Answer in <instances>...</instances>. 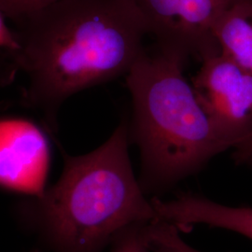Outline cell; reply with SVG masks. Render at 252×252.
<instances>
[{
  "mask_svg": "<svg viewBox=\"0 0 252 252\" xmlns=\"http://www.w3.org/2000/svg\"><path fill=\"white\" fill-rule=\"evenodd\" d=\"M15 24L19 49L8 56L27 76L24 105L50 133L65 100L126 76L149 35L132 0H59Z\"/></svg>",
  "mask_w": 252,
  "mask_h": 252,
  "instance_id": "obj_1",
  "label": "cell"
},
{
  "mask_svg": "<svg viewBox=\"0 0 252 252\" xmlns=\"http://www.w3.org/2000/svg\"><path fill=\"white\" fill-rule=\"evenodd\" d=\"M129 139L122 122L96 150L63 153L59 180L21 207L26 224L52 252H102L127 226L160 221L135 179Z\"/></svg>",
  "mask_w": 252,
  "mask_h": 252,
  "instance_id": "obj_2",
  "label": "cell"
},
{
  "mask_svg": "<svg viewBox=\"0 0 252 252\" xmlns=\"http://www.w3.org/2000/svg\"><path fill=\"white\" fill-rule=\"evenodd\" d=\"M186 61L174 52H144L126 76L133 104L130 138L140 149L144 191L167 188L231 149L185 78Z\"/></svg>",
  "mask_w": 252,
  "mask_h": 252,
  "instance_id": "obj_3",
  "label": "cell"
},
{
  "mask_svg": "<svg viewBox=\"0 0 252 252\" xmlns=\"http://www.w3.org/2000/svg\"><path fill=\"white\" fill-rule=\"evenodd\" d=\"M158 48L204 61L220 54L217 21L240 0H132Z\"/></svg>",
  "mask_w": 252,
  "mask_h": 252,
  "instance_id": "obj_4",
  "label": "cell"
},
{
  "mask_svg": "<svg viewBox=\"0 0 252 252\" xmlns=\"http://www.w3.org/2000/svg\"><path fill=\"white\" fill-rule=\"evenodd\" d=\"M191 85L201 107L231 149L252 132V73L217 54L202 61Z\"/></svg>",
  "mask_w": 252,
  "mask_h": 252,
  "instance_id": "obj_5",
  "label": "cell"
},
{
  "mask_svg": "<svg viewBox=\"0 0 252 252\" xmlns=\"http://www.w3.org/2000/svg\"><path fill=\"white\" fill-rule=\"evenodd\" d=\"M49 163V144L40 128L23 119L0 120V186L39 196Z\"/></svg>",
  "mask_w": 252,
  "mask_h": 252,
  "instance_id": "obj_6",
  "label": "cell"
},
{
  "mask_svg": "<svg viewBox=\"0 0 252 252\" xmlns=\"http://www.w3.org/2000/svg\"><path fill=\"white\" fill-rule=\"evenodd\" d=\"M153 203L159 219L171 225L187 227L202 223L229 230L252 240V207H228L188 193L170 201L153 199Z\"/></svg>",
  "mask_w": 252,
  "mask_h": 252,
  "instance_id": "obj_7",
  "label": "cell"
},
{
  "mask_svg": "<svg viewBox=\"0 0 252 252\" xmlns=\"http://www.w3.org/2000/svg\"><path fill=\"white\" fill-rule=\"evenodd\" d=\"M220 53L252 74V0H240L217 21Z\"/></svg>",
  "mask_w": 252,
  "mask_h": 252,
  "instance_id": "obj_8",
  "label": "cell"
},
{
  "mask_svg": "<svg viewBox=\"0 0 252 252\" xmlns=\"http://www.w3.org/2000/svg\"><path fill=\"white\" fill-rule=\"evenodd\" d=\"M155 222H139L119 232L109 245V252H154L153 233Z\"/></svg>",
  "mask_w": 252,
  "mask_h": 252,
  "instance_id": "obj_9",
  "label": "cell"
},
{
  "mask_svg": "<svg viewBox=\"0 0 252 252\" xmlns=\"http://www.w3.org/2000/svg\"><path fill=\"white\" fill-rule=\"evenodd\" d=\"M57 1L59 0H0V11L5 17L17 23Z\"/></svg>",
  "mask_w": 252,
  "mask_h": 252,
  "instance_id": "obj_10",
  "label": "cell"
},
{
  "mask_svg": "<svg viewBox=\"0 0 252 252\" xmlns=\"http://www.w3.org/2000/svg\"><path fill=\"white\" fill-rule=\"evenodd\" d=\"M0 49L8 53V55L15 53L19 44L14 31L11 30L5 22V16L0 11Z\"/></svg>",
  "mask_w": 252,
  "mask_h": 252,
  "instance_id": "obj_11",
  "label": "cell"
},
{
  "mask_svg": "<svg viewBox=\"0 0 252 252\" xmlns=\"http://www.w3.org/2000/svg\"><path fill=\"white\" fill-rule=\"evenodd\" d=\"M233 158L237 163L252 162V130L240 141L234 145Z\"/></svg>",
  "mask_w": 252,
  "mask_h": 252,
  "instance_id": "obj_12",
  "label": "cell"
},
{
  "mask_svg": "<svg viewBox=\"0 0 252 252\" xmlns=\"http://www.w3.org/2000/svg\"><path fill=\"white\" fill-rule=\"evenodd\" d=\"M18 69L9 56H0V85H7L14 80Z\"/></svg>",
  "mask_w": 252,
  "mask_h": 252,
  "instance_id": "obj_13",
  "label": "cell"
},
{
  "mask_svg": "<svg viewBox=\"0 0 252 252\" xmlns=\"http://www.w3.org/2000/svg\"><path fill=\"white\" fill-rule=\"evenodd\" d=\"M31 252H41L39 250H34V251H32Z\"/></svg>",
  "mask_w": 252,
  "mask_h": 252,
  "instance_id": "obj_14",
  "label": "cell"
}]
</instances>
